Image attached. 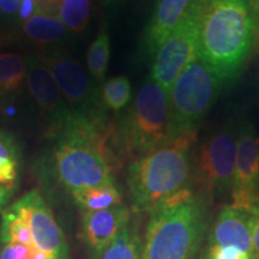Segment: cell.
<instances>
[{
  "label": "cell",
  "instance_id": "6da1fadb",
  "mask_svg": "<svg viewBox=\"0 0 259 259\" xmlns=\"http://www.w3.org/2000/svg\"><path fill=\"white\" fill-rule=\"evenodd\" d=\"M198 24V57L226 82L245 66L258 36L251 0H192Z\"/></svg>",
  "mask_w": 259,
  "mask_h": 259
},
{
  "label": "cell",
  "instance_id": "7a4b0ae2",
  "mask_svg": "<svg viewBox=\"0 0 259 259\" xmlns=\"http://www.w3.org/2000/svg\"><path fill=\"white\" fill-rule=\"evenodd\" d=\"M197 135L178 136L132 160L126 180L135 211L151 213L193 196L191 149L197 142Z\"/></svg>",
  "mask_w": 259,
  "mask_h": 259
},
{
  "label": "cell",
  "instance_id": "3957f363",
  "mask_svg": "<svg viewBox=\"0 0 259 259\" xmlns=\"http://www.w3.org/2000/svg\"><path fill=\"white\" fill-rule=\"evenodd\" d=\"M208 228L205 198L193 194L150 213L141 259H194Z\"/></svg>",
  "mask_w": 259,
  "mask_h": 259
},
{
  "label": "cell",
  "instance_id": "277c9868",
  "mask_svg": "<svg viewBox=\"0 0 259 259\" xmlns=\"http://www.w3.org/2000/svg\"><path fill=\"white\" fill-rule=\"evenodd\" d=\"M173 138L168 93L150 77L138 90L134 103L112 126L109 139L120 156L135 160Z\"/></svg>",
  "mask_w": 259,
  "mask_h": 259
},
{
  "label": "cell",
  "instance_id": "5b68a950",
  "mask_svg": "<svg viewBox=\"0 0 259 259\" xmlns=\"http://www.w3.org/2000/svg\"><path fill=\"white\" fill-rule=\"evenodd\" d=\"M223 83L199 57L187 65L168 93L174 138L198 134L200 121L215 103Z\"/></svg>",
  "mask_w": 259,
  "mask_h": 259
},
{
  "label": "cell",
  "instance_id": "8992f818",
  "mask_svg": "<svg viewBox=\"0 0 259 259\" xmlns=\"http://www.w3.org/2000/svg\"><path fill=\"white\" fill-rule=\"evenodd\" d=\"M238 139L235 130L228 126L209 136L192 160L193 184L203 198L225 200L232 196Z\"/></svg>",
  "mask_w": 259,
  "mask_h": 259
},
{
  "label": "cell",
  "instance_id": "52a82bcc",
  "mask_svg": "<svg viewBox=\"0 0 259 259\" xmlns=\"http://www.w3.org/2000/svg\"><path fill=\"white\" fill-rule=\"evenodd\" d=\"M38 58L50 71L73 116L105 120L100 92L94 87L78 60L69 54L57 52L38 54Z\"/></svg>",
  "mask_w": 259,
  "mask_h": 259
},
{
  "label": "cell",
  "instance_id": "ba28073f",
  "mask_svg": "<svg viewBox=\"0 0 259 259\" xmlns=\"http://www.w3.org/2000/svg\"><path fill=\"white\" fill-rule=\"evenodd\" d=\"M198 57V24L191 4L154 56L151 78L169 93L179 74Z\"/></svg>",
  "mask_w": 259,
  "mask_h": 259
},
{
  "label": "cell",
  "instance_id": "9c48e42d",
  "mask_svg": "<svg viewBox=\"0 0 259 259\" xmlns=\"http://www.w3.org/2000/svg\"><path fill=\"white\" fill-rule=\"evenodd\" d=\"M12 206L27 220L34 246L46 259H70L63 231L37 191L24 194Z\"/></svg>",
  "mask_w": 259,
  "mask_h": 259
},
{
  "label": "cell",
  "instance_id": "30bf717a",
  "mask_svg": "<svg viewBox=\"0 0 259 259\" xmlns=\"http://www.w3.org/2000/svg\"><path fill=\"white\" fill-rule=\"evenodd\" d=\"M231 197L235 208L250 210L259 202V137L252 124L239 132Z\"/></svg>",
  "mask_w": 259,
  "mask_h": 259
},
{
  "label": "cell",
  "instance_id": "8fae6325",
  "mask_svg": "<svg viewBox=\"0 0 259 259\" xmlns=\"http://www.w3.org/2000/svg\"><path fill=\"white\" fill-rule=\"evenodd\" d=\"M25 60L29 94L47 121L51 122V134H57L72 118V113L38 56H29Z\"/></svg>",
  "mask_w": 259,
  "mask_h": 259
},
{
  "label": "cell",
  "instance_id": "7c38bea8",
  "mask_svg": "<svg viewBox=\"0 0 259 259\" xmlns=\"http://www.w3.org/2000/svg\"><path fill=\"white\" fill-rule=\"evenodd\" d=\"M131 221V212L124 204L113 208L87 211L83 215V233L93 259H101L121 229Z\"/></svg>",
  "mask_w": 259,
  "mask_h": 259
},
{
  "label": "cell",
  "instance_id": "4fadbf2b",
  "mask_svg": "<svg viewBox=\"0 0 259 259\" xmlns=\"http://www.w3.org/2000/svg\"><path fill=\"white\" fill-rule=\"evenodd\" d=\"M252 212L251 209L227 205L213 221L208 235V242L233 245L251 254Z\"/></svg>",
  "mask_w": 259,
  "mask_h": 259
},
{
  "label": "cell",
  "instance_id": "5bb4252c",
  "mask_svg": "<svg viewBox=\"0 0 259 259\" xmlns=\"http://www.w3.org/2000/svg\"><path fill=\"white\" fill-rule=\"evenodd\" d=\"M191 3L192 0H158L144 35V46L148 53L155 56Z\"/></svg>",
  "mask_w": 259,
  "mask_h": 259
},
{
  "label": "cell",
  "instance_id": "9a60e30c",
  "mask_svg": "<svg viewBox=\"0 0 259 259\" xmlns=\"http://www.w3.org/2000/svg\"><path fill=\"white\" fill-rule=\"evenodd\" d=\"M22 30L29 40L38 45L56 44L67 35L66 28L58 17L56 6L42 3L36 14L22 23Z\"/></svg>",
  "mask_w": 259,
  "mask_h": 259
},
{
  "label": "cell",
  "instance_id": "2e32d148",
  "mask_svg": "<svg viewBox=\"0 0 259 259\" xmlns=\"http://www.w3.org/2000/svg\"><path fill=\"white\" fill-rule=\"evenodd\" d=\"M72 196L74 202L85 212L109 209L122 204L121 194L114 183L74 191Z\"/></svg>",
  "mask_w": 259,
  "mask_h": 259
},
{
  "label": "cell",
  "instance_id": "e0dca14e",
  "mask_svg": "<svg viewBox=\"0 0 259 259\" xmlns=\"http://www.w3.org/2000/svg\"><path fill=\"white\" fill-rule=\"evenodd\" d=\"M27 77V60L17 53L0 54V97L17 93Z\"/></svg>",
  "mask_w": 259,
  "mask_h": 259
},
{
  "label": "cell",
  "instance_id": "ac0fdd59",
  "mask_svg": "<svg viewBox=\"0 0 259 259\" xmlns=\"http://www.w3.org/2000/svg\"><path fill=\"white\" fill-rule=\"evenodd\" d=\"M141 252L138 231L130 221L103 252L101 259H141Z\"/></svg>",
  "mask_w": 259,
  "mask_h": 259
},
{
  "label": "cell",
  "instance_id": "d6986e66",
  "mask_svg": "<svg viewBox=\"0 0 259 259\" xmlns=\"http://www.w3.org/2000/svg\"><path fill=\"white\" fill-rule=\"evenodd\" d=\"M0 241L3 244H23L34 246L31 231L23 216L10 206L3 213L2 227H0Z\"/></svg>",
  "mask_w": 259,
  "mask_h": 259
},
{
  "label": "cell",
  "instance_id": "ffe728a7",
  "mask_svg": "<svg viewBox=\"0 0 259 259\" xmlns=\"http://www.w3.org/2000/svg\"><path fill=\"white\" fill-rule=\"evenodd\" d=\"M57 15L65 28L72 32H82L90 19V0H57Z\"/></svg>",
  "mask_w": 259,
  "mask_h": 259
},
{
  "label": "cell",
  "instance_id": "44dd1931",
  "mask_svg": "<svg viewBox=\"0 0 259 259\" xmlns=\"http://www.w3.org/2000/svg\"><path fill=\"white\" fill-rule=\"evenodd\" d=\"M131 83L124 74L108 79L100 90V101L103 109L113 112H120L126 108L131 101Z\"/></svg>",
  "mask_w": 259,
  "mask_h": 259
},
{
  "label": "cell",
  "instance_id": "7402d4cb",
  "mask_svg": "<svg viewBox=\"0 0 259 259\" xmlns=\"http://www.w3.org/2000/svg\"><path fill=\"white\" fill-rule=\"evenodd\" d=\"M111 57V40L105 28L90 45L87 54V66L89 73L96 80H102L108 67Z\"/></svg>",
  "mask_w": 259,
  "mask_h": 259
},
{
  "label": "cell",
  "instance_id": "603a6c76",
  "mask_svg": "<svg viewBox=\"0 0 259 259\" xmlns=\"http://www.w3.org/2000/svg\"><path fill=\"white\" fill-rule=\"evenodd\" d=\"M250 253L233 245L206 242L200 259H250Z\"/></svg>",
  "mask_w": 259,
  "mask_h": 259
},
{
  "label": "cell",
  "instance_id": "cb8c5ba5",
  "mask_svg": "<svg viewBox=\"0 0 259 259\" xmlns=\"http://www.w3.org/2000/svg\"><path fill=\"white\" fill-rule=\"evenodd\" d=\"M0 259H46V257L35 246L4 244L0 250Z\"/></svg>",
  "mask_w": 259,
  "mask_h": 259
},
{
  "label": "cell",
  "instance_id": "d4e9b609",
  "mask_svg": "<svg viewBox=\"0 0 259 259\" xmlns=\"http://www.w3.org/2000/svg\"><path fill=\"white\" fill-rule=\"evenodd\" d=\"M252 212V239L250 259H259V202L251 209Z\"/></svg>",
  "mask_w": 259,
  "mask_h": 259
},
{
  "label": "cell",
  "instance_id": "484cf974",
  "mask_svg": "<svg viewBox=\"0 0 259 259\" xmlns=\"http://www.w3.org/2000/svg\"><path fill=\"white\" fill-rule=\"evenodd\" d=\"M41 8V2L40 0H22L21 5H19V10L17 14V18L19 22L28 21L32 15L36 14V12Z\"/></svg>",
  "mask_w": 259,
  "mask_h": 259
},
{
  "label": "cell",
  "instance_id": "4316f807",
  "mask_svg": "<svg viewBox=\"0 0 259 259\" xmlns=\"http://www.w3.org/2000/svg\"><path fill=\"white\" fill-rule=\"evenodd\" d=\"M22 0H0V16L12 18L17 16Z\"/></svg>",
  "mask_w": 259,
  "mask_h": 259
},
{
  "label": "cell",
  "instance_id": "83f0119b",
  "mask_svg": "<svg viewBox=\"0 0 259 259\" xmlns=\"http://www.w3.org/2000/svg\"><path fill=\"white\" fill-rule=\"evenodd\" d=\"M252 5H253L255 16H257V21H258V34H259V0H251Z\"/></svg>",
  "mask_w": 259,
  "mask_h": 259
},
{
  "label": "cell",
  "instance_id": "f1b7e54d",
  "mask_svg": "<svg viewBox=\"0 0 259 259\" xmlns=\"http://www.w3.org/2000/svg\"><path fill=\"white\" fill-rule=\"evenodd\" d=\"M102 2L106 3V4H113V3L119 2V0H102Z\"/></svg>",
  "mask_w": 259,
  "mask_h": 259
}]
</instances>
